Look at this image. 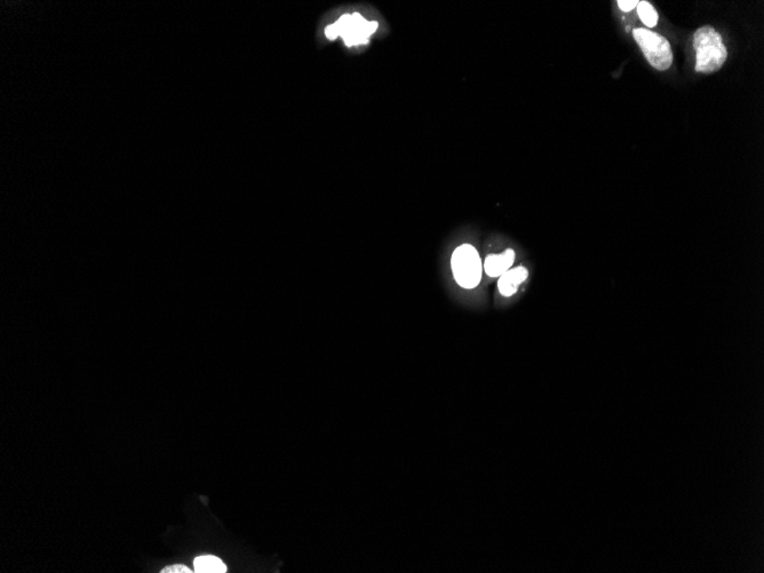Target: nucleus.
<instances>
[{"instance_id": "f257e3e1", "label": "nucleus", "mask_w": 764, "mask_h": 573, "mask_svg": "<svg viewBox=\"0 0 764 573\" xmlns=\"http://www.w3.org/2000/svg\"><path fill=\"white\" fill-rule=\"evenodd\" d=\"M696 51L694 69L699 74H713L727 61V51L721 34L713 27L704 25L694 34Z\"/></svg>"}, {"instance_id": "f03ea898", "label": "nucleus", "mask_w": 764, "mask_h": 573, "mask_svg": "<svg viewBox=\"0 0 764 573\" xmlns=\"http://www.w3.org/2000/svg\"><path fill=\"white\" fill-rule=\"evenodd\" d=\"M379 23L377 21H369L360 13L344 14L333 24L325 28V36L329 39L341 37L348 48H356L365 45L370 41L372 34H375Z\"/></svg>"}, {"instance_id": "7ed1b4c3", "label": "nucleus", "mask_w": 764, "mask_h": 573, "mask_svg": "<svg viewBox=\"0 0 764 573\" xmlns=\"http://www.w3.org/2000/svg\"><path fill=\"white\" fill-rule=\"evenodd\" d=\"M633 36L646 59L657 70L665 71L672 65L673 52L666 38L644 28L635 29Z\"/></svg>"}, {"instance_id": "20e7f679", "label": "nucleus", "mask_w": 764, "mask_h": 573, "mask_svg": "<svg viewBox=\"0 0 764 573\" xmlns=\"http://www.w3.org/2000/svg\"><path fill=\"white\" fill-rule=\"evenodd\" d=\"M451 266L455 280L460 286L474 289L481 282L482 260L476 249L469 244H464L453 252Z\"/></svg>"}, {"instance_id": "39448f33", "label": "nucleus", "mask_w": 764, "mask_h": 573, "mask_svg": "<svg viewBox=\"0 0 764 573\" xmlns=\"http://www.w3.org/2000/svg\"><path fill=\"white\" fill-rule=\"evenodd\" d=\"M515 260V252L508 249L505 253L492 254L484 261V271L490 277H500L508 271Z\"/></svg>"}, {"instance_id": "423d86ee", "label": "nucleus", "mask_w": 764, "mask_h": 573, "mask_svg": "<svg viewBox=\"0 0 764 573\" xmlns=\"http://www.w3.org/2000/svg\"><path fill=\"white\" fill-rule=\"evenodd\" d=\"M528 278V270L524 267H517L514 269H509L500 276L498 282L499 291L504 297H512L516 293L519 285Z\"/></svg>"}, {"instance_id": "0eeeda50", "label": "nucleus", "mask_w": 764, "mask_h": 573, "mask_svg": "<svg viewBox=\"0 0 764 573\" xmlns=\"http://www.w3.org/2000/svg\"><path fill=\"white\" fill-rule=\"evenodd\" d=\"M195 572L198 573H226L227 565L219 557L213 555H204L196 559L194 562Z\"/></svg>"}, {"instance_id": "6e6552de", "label": "nucleus", "mask_w": 764, "mask_h": 573, "mask_svg": "<svg viewBox=\"0 0 764 573\" xmlns=\"http://www.w3.org/2000/svg\"><path fill=\"white\" fill-rule=\"evenodd\" d=\"M637 13L640 17L641 21L643 22L648 28H654L658 24L659 20V15L654 10V7L648 1H639L637 5Z\"/></svg>"}, {"instance_id": "1a4fd4ad", "label": "nucleus", "mask_w": 764, "mask_h": 573, "mask_svg": "<svg viewBox=\"0 0 764 573\" xmlns=\"http://www.w3.org/2000/svg\"><path fill=\"white\" fill-rule=\"evenodd\" d=\"M161 572H162V573H192V572H195V571L190 570V569H189L188 567H185V565H183V564H173V565H169V567H164V569H163V570L161 571Z\"/></svg>"}, {"instance_id": "9d476101", "label": "nucleus", "mask_w": 764, "mask_h": 573, "mask_svg": "<svg viewBox=\"0 0 764 573\" xmlns=\"http://www.w3.org/2000/svg\"><path fill=\"white\" fill-rule=\"evenodd\" d=\"M637 5H639V1H637V0H619V1H618V6H619L620 10H623V12H630V10H633L635 7H637Z\"/></svg>"}]
</instances>
